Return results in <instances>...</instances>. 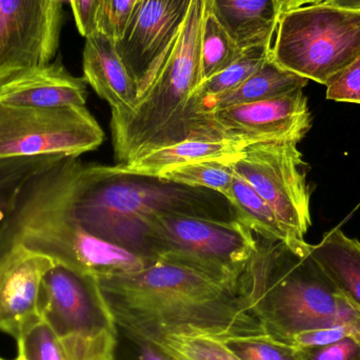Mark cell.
Masks as SVG:
<instances>
[{"mask_svg":"<svg viewBox=\"0 0 360 360\" xmlns=\"http://www.w3.org/2000/svg\"><path fill=\"white\" fill-rule=\"evenodd\" d=\"M255 243L253 232L240 221L158 215L146 226L143 257L151 264L193 269L240 295L241 276Z\"/></svg>","mask_w":360,"mask_h":360,"instance_id":"6","label":"cell"},{"mask_svg":"<svg viewBox=\"0 0 360 360\" xmlns=\"http://www.w3.org/2000/svg\"><path fill=\"white\" fill-rule=\"evenodd\" d=\"M48 172L65 209L89 233L143 259L146 226L155 216L240 221L232 202L207 188L117 166H86L76 156H65Z\"/></svg>","mask_w":360,"mask_h":360,"instance_id":"1","label":"cell"},{"mask_svg":"<svg viewBox=\"0 0 360 360\" xmlns=\"http://www.w3.org/2000/svg\"><path fill=\"white\" fill-rule=\"evenodd\" d=\"M105 133L84 105L17 107L0 103V158L78 156L96 150Z\"/></svg>","mask_w":360,"mask_h":360,"instance_id":"10","label":"cell"},{"mask_svg":"<svg viewBox=\"0 0 360 360\" xmlns=\"http://www.w3.org/2000/svg\"><path fill=\"white\" fill-rule=\"evenodd\" d=\"M76 27L84 38L96 31V16L101 0H69Z\"/></svg>","mask_w":360,"mask_h":360,"instance_id":"33","label":"cell"},{"mask_svg":"<svg viewBox=\"0 0 360 360\" xmlns=\"http://www.w3.org/2000/svg\"><path fill=\"white\" fill-rule=\"evenodd\" d=\"M49 169L34 177L19 195L0 232V253L21 245L94 277L136 272L153 264L89 233L65 209Z\"/></svg>","mask_w":360,"mask_h":360,"instance_id":"4","label":"cell"},{"mask_svg":"<svg viewBox=\"0 0 360 360\" xmlns=\"http://www.w3.org/2000/svg\"><path fill=\"white\" fill-rule=\"evenodd\" d=\"M61 0H0V84L48 65L59 46Z\"/></svg>","mask_w":360,"mask_h":360,"instance_id":"12","label":"cell"},{"mask_svg":"<svg viewBox=\"0 0 360 360\" xmlns=\"http://www.w3.org/2000/svg\"><path fill=\"white\" fill-rule=\"evenodd\" d=\"M297 146L293 141L251 143L231 166L268 202L291 236L302 240L312 224L311 190Z\"/></svg>","mask_w":360,"mask_h":360,"instance_id":"11","label":"cell"},{"mask_svg":"<svg viewBox=\"0 0 360 360\" xmlns=\"http://www.w3.org/2000/svg\"><path fill=\"white\" fill-rule=\"evenodd\" d=\"M251 143L233 139H186L158 148L117 166L134 174L156 176L160 171L205 160H234Z\"/></svg>","mask_w":360,"mask_h":360,"instance_id":"18","label":"cell"},{"mask_svg":"<svg viewBox=\"0 0 360 360\" xmlns=\"http://www.w3.org/2000/svg\"><path fill=\"white\" fill-rule=\"evenodd\" d=\"M281 4L283 12L292 10V8H300V6H308V4H321L327 0H278Z\"/></svg>","mask_w":360,"mask_h":360,"instance_id":"34","label":"cell"},{"mask_svg":"<svg viewBox=\"0 0 360 360\" xmlns=\"http://www.w3.org/2000/svg\"><path fill=\"white\" fill-rule=\"evenodd\" d=\"M310 250L334 287L360 313V241L334 229Z\"/></svg>","mask_w":360,"mask_h":360,"instance_id":"19","label":"cell"},{"mask_svg":"<svg viewBox=\"0 0 360 360\" xmlns=\"http://www.w3.org/2000/svg\"><path fill=\"white\" fill-rule=\"evenodd\" d=\"M297 351L300 360H360V340L350 336L328 346Z\"/></svg>","mask_w":360,"mask_h":360,"instance_id":"32","label":"cell"},{"mask_svg":"<svg viewBox=\"0 0 360 360\" xmlns=\"http://www.w3.org/2000/svg\"><path fill=\"white\" fill-rule=\"evenodd\" d=\"M96 281L117 327L150 342L264 334L235 290L186 266L155 262Z\"/></svg>","mask_w":360,"mask_h":360,"instance_id":"2","label":"cell"},{"mask_svg":"<svg viewBox=\"0 0 360 360\" xmlns=\"http://www.w3.org/2000/svg\"><path fill=\"white\" fill-rule=\"evenodd\" d=\"M0 360H6V359H1V357H0ZM16 360V359H15Z\"/></svg>","mask_w":360,"mask_h":360,"instance_id":"36","label":"cell"},{"mask_svg":"<svg viewBox=\"0 0 360 360\" xmlns=\"http://www.w3.org/2000/svg\"><path fill=\"white\" fill-rule=\"evenodd\" d=\"M270 52L271 46H259L245 49L241 56L228 68L199 84L188 97V103L181 113L171 120L166 127L179 122L181 118L197 113L210 101L240 86L266 63L270 58Z\"/></svg>","mask_w":360,"mask_h":360,"instance_id":"21","label":"cell"},{"mask_svg":"<svg viewBox=\"0 0 360 360\" xmlns=\"http://www.w3.org/2000/svg\"><path fill=\"white\" fill-rule=\"evenodd\" d=\"M325 2H327L330 6L360 12V0H327Z\"/></svg>","mask_w":360,"mask_h":360,"instance_id":"35","label":"cell"},{"mask_svg":"<svg viewBox=\"0 0 360 360\" xmlns=\"http://www.w3.org/2000/svg\"><path fill=\"white\" fill-rule=\"evenodd\" d=\"M231 162L232 160H205L182 165L165 169L154 177L226 195L235 177Z\"/></svg>","mask_w":360,"mask_h":360,"instance_id":"25","label":"cell"},{"mask_svg":"<svg viewBox=\"0 0 360 360\" xmlns=\"http://www.w3.org/2000/svg\"><path fill=\"white\" fill-rule=\"evenodd\" d=\"M239 293L264 334L285 344L311 330L360 327V313L334 287L304 239L274 241L257 235Z\"/></svg>","mask_w":360,"mask_h":360,"instance_id":"3","label":"cell"},{"mask_svg":"<svg viewBox=\"0 0 360 360\" xmlns=\"http://www.w3.org/2000/svg\"><path fill=\"white\" fill-rule=\"evenodd\" d=\"M38 308L69 360L113 359L118 327L96 277L55 264L42 278Z\"/></svg>","mask_w":360,"mask_h":360,"instance_id":"8","label":"cell"},{"mask_svg":"<svg viewBox=\"0 0 360 360\" xmlns=\"http://www.w3.org/2000/svg\"><path fill=\"white\" fill-rule=\"evenodd\" d=\"M243 51L218 22L207 0L201 34L199 84L228 68L241 56Z\"/></svg>","mask_w":360,"mask_h":360,"instance_id":"24","label":"cell"},{"mask_svg":"<svg viewBox=\"0 0 360 360\" xmlns=\"http://www.w3.org/2000/svg\"><path fill=\"white\" fill-rule=\"evenodd\" d=\"M360 55V12L327 2L281 14L271 46L277 65L327 86Z\"/></svg>","mask_w":360,"mask_h":360,"instance_id":"7","label":"cell"},{"mask_svg":"<svg viewBox=\"0 0 360 360\" xmlns=\"http://www.w3.org/2000/svg\"><path fill=\"white\" fill-rule=\"evenodd\" d=\"M86 84L84 77L72 75L57 58L2 82L0 103L17 107H82L88 97Z\"/></svg>","mask_w":360,"mask_h":360,"instance_id":"15","label":"cell"},{"mask_svg":"<svg viewBox=\"0 0 360 360\" xmlns=\"http://www.w3.org/2000/svg\"><path fill=\"white\" fill-rule=\"evenodd\" d=\"M326 86L327 99L360 105V55Z\"/></svg>","mask_w":360,"mask_h":360,"instance_id":"31","label":"cell"},{"mask_svg":"<svg viewBox=\"0 0 360 360\" xmlns=\"http://www.w3.org/2000/svg\"><path fill=\"white\" fill-rule=\"evenodd\" d=\"M112 360H171L156 345L118 328Z\"/></svg>","mask_w":360,"mask_h":360,"instance_id":"30","label":"cell"},{"mask_svg":"<svg viewBox=\"0 0 360 360\" xmlns=\"http://www.w3.org/2000/svg\"><path fill=\"white\" fill-rule=\"evenodd\" d=\"M16 360H69L54 332L40 321L17 340Z\"/></svg>","mask_w":360,"mask_h":360,"instance_id":"28","label":"cell"},{"mask_svg":"<svg viewBox=\"0 0 360 360\" xmlns=\"http://www.w3.org/2000/svg\"><path fill=\"white\" fill-rule=\"evenodd\" d=\"M65 156L41 155L0 158V232L16 207L23 188Z\"/></svg>","mask_w":360,"mask_h":360,"instance_id":"23","label":"cell"},{"mask_svg":"<svg viewBox=\"0 0 360 360\" xmlns=\"http://www.w3.org/2000/svg\"><path fill=\"white\" fill-rule=\"evenodd\" d=\"M207 0H192L186 20L153 82L134 107L111 115L115 166L141 156L148 143L181 113L200 76V46Z\"/></svg>","mask_w":360,"mask_h":360,"instance_id":"5","label":"cell"},{"mask_svg":"<svg viewBox=\"0 0 360 360\" xmlns=\"http://www.w3.org/2000/svg\"><path fill=\"white\" fill-rule=\"evenodd\" d=\"M239 220L258 236L274 241L296 239L291 236L272 207L245 179L235 174L226 194Z\"/></svg>","mask_w":360,"mask_h":360,"instance_id":"22","label":"cell"},{"mask_svg":"<svg viewBox=\"0 0 360 360\" xmlns=\"http://www.w3.org/2000/svg\"><path fill=\"white\" fill-rule=\"evenodd\" d=\"M222 342L241 360H300L297 349L266 334L236 336Z\"/></svg>","mask_w":360,"mask_h":360,"instance_id":"27","label":"cell"},{"mask_svg":"<svg viewBox=\"0 0 360 360\" xmlns=\"http://www.w3.org/2000/svg\"><path fill=\"white\" fill-rule=\"evenodd\" d=\"M61 1H63V0H61Z\"/></svg>","mask_w":360,"mask_h":360,"instance_id":"37","label":"cell"},{"mask_svg":"<svg viewBox=\"0 0 360 360\" xmlns=\"http://www.w3.org/2000/svg\"><path fill=\"white\" fill-rule=\"evenodd\" d=\"M82 68L86 84L109 103L111 115L134 107L139 101V86L124 67L115 42L105 34L95 31L86 37Z\"/></svg>","mask_w":360,"mask_h":360,"instance_id":"16","label":"cell"},{"mask_svg":"<svg viewBox=\"0 0 360 360\" xmlns=\"http://www.w3.org/2000/svg\"><path fill=\"white\" fill-rule=\"evenodd\" d=\"M207 4L241 50L272 46L283 13L278 0H207Z\"/></svg>","mask_w":360,"mask_h":360,"instance_id":"17","label":"cell"},{"mask_svg":"<svg viewBox=\"0 0 360 360\" xmlns=\"http://www.w3.org/2000/svg\"><path fill=\"white\" fill-rule=\"evenodd\" d=\"M55 264L51 258L21 245L0 253V332L17 342L41 321L40 285Z\"/></svg>","mask_w":360,"mask_h":360,"instance_id":"14","label":"cell"},{"mask_svg":"<svg viewBox=\"0 0 360 360\" xmlns=\"http://www.w3.org/2000/svg\"><path fill=\"white\" fill-rule=\"evenodd\" d=\"M312 127L304 89L266 101L201 112L162 129L143 150L149 153L186 139H233L245 143H300Z\"/></svg>","mask_w":360,"mask_h":360,"instance_id":"9","label":"cell"},{"mask_svg":"<svg viewBox=\"0 0 360 360\" xmlns=\"http://www.w3.org/2000/svg\"><path fill=\"white\" fill-rule=\"evenodd\" d=\"M308 84L309 80L307 78L283 69L270 57L260 69L250 76L240 86L210 101L197 113L274 98L297 89H304Z\"/></svg>","mask_w":360,"mask_h":360,"instance_id":"20","label":"cell"},{"mask_svg":"<svg viewBox=\"0 0 360 360\" xmlns=\"http://www.w3.org/2000/svg\"><path fill=\"white\" fill-rule=\"evenodd\" d=\"M192 0H139L116 50L139 86L141 98L151 86L179 36Z\"/></svg>","mask_w":360,"mask_h":360,"instance_id":"13","label":"cell"},{"mask_svg":"<svg viewBox=\"0 0 360 360\" xmlns=\"http://www.w3.org/2000/svg\"><path fill=\"white\" fill-rule=\"evenodd\" d=\"M171 360H241L224 342L205 336H168L156 340Z\"/></svg>","mask_w":360,"mask_h":360,"instance_id":"26","label":"cell"},{"mask_svg":"<svg viewBox=\"0 0 360 360\" xmlns=\"http://www.w3.org/2000/svg\"><path fill=\"white\" fill-rule=\"evenodd\" d=\"M139 0H101L96 16V31L117 42L122 38L133 8Z\"/></svg>","mask_w":360,"mask_h":360,"instance_id":"29","label":"cell"}]
</instances>
